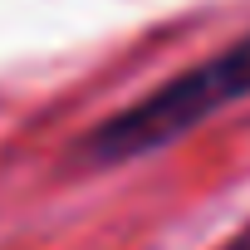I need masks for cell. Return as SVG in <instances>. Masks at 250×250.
<instances>
[{
    "label": "cell",
    "mask_w": 250,
    "mask_h": 250,
    "mask_svg": "<svg viewBox=\"0 0 250 250\" xmlns=\"http://www.w3.org/2000/svg\"><path fill=\"white\" fill-rule=\"evenodd\" d=\"M240 98H250V35H240L221 54L191 64L187 74L167 79L162 88L143 93L123 113L103 118L79 143V162L83 167H118V162L162 152L167 143L201 128L206 118H216L221 108H230Z\"/></svg>",
    "instance_id": "cell-1"
},
{
    "label": "cell",
    "mask_w": 250,
    "mask_h": 250,
    "mask_svg": "<svg viewBox=\"0 0 250 250\" xmlns=\"http://www.w3.org/2000/svg\"><path fill=\"white\" fill-rule=\"evenodd\" d=\"M221 250H250V226H240V230H235V235H230Z\"/></svg>",
    "instance_id": "cell-2"
}]
</instances>
